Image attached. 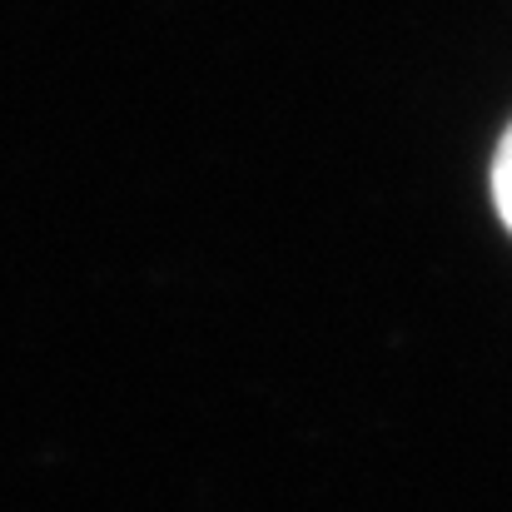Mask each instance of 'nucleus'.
<instances>
[{"label":"nucleus","mask_w":512,"mask_h":512,"mask_svg":"<svg viewBox=\"0 0 512 512\" xmlns=\"http://www.w3.org/2000/svg\"><path fill=\"white\" fill-rule=\"evenodd\" d=\"M493 199H498L503 224L512 229V130L503 140V150H498V160H493Z\"/></svg>","instance_id":"1"}]
</instances>
